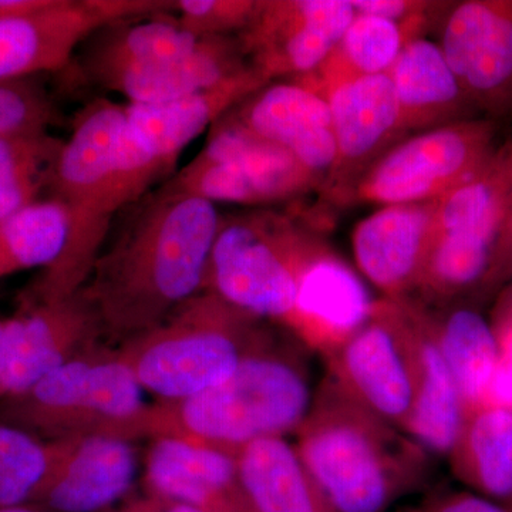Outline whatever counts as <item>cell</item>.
Segmentation results:
<instances>
[{
	"label": "cell",
	"instance_id": "30",
	"mask_svg": "<svg viewBox=\"0 0 512 512\" xmlns=\"http://www.w3.org/2000/svg\"><path fill=\"white\" fill-rule=\"evenodd\" d=\"M63 147L49 131L0 137V222L52 188Z\"/></svg>",
	"mask_w": 512,
	"mask_h": 512
},
{
	"label": "cell",
	"instance_id": "17",
	"mask_svg": "<svg viewBox=\"0 0 512 512\" xmlns=\"http://www.w3.org/2000/svg\"><path fill=\"white\" fill-rule=\"evenodd\" d=\"M437 201L387 205L356 225L357 268L384 299H410L436 239Z\"/></svg>",
	"mask_w": 512,
	"mask_h": 512
},
{
	"label": "cell",
	"instance_id": "7",
	"mask_svg": "<svg viewBox=\"0 0 512 512\" xmlns=\"http://www.w3.org/2000/svg\"><path fill=\"white\" fill-rule=\"evenodd\" d=\"M144 406L143 389L119 349L96 345L0 400V423L53 441L104 434Z\"/></svg>",
	"mask_w": 512,
	"mask_h": 512
},
{
	"label": "cell",
	"instance_id": "37",
	"mask_svg": "<svg viewBox=\"0 0 512 512\" xmlns=\"http://www.w3.org/2000/svg\"><path fill=\"white\" fill-rule=\"evenodd\" d=\"M512 278V207L498 235L490 272L481 292L490 293Z\"/></svg>",
	"mask_w": 512,
	"mask_h": 512
},
{
	"label": "cell",
	"instance_id": "32",
	"mask_svg": "<svg viewBox=\"0 0 512 512\" xmlns=\"http://www.w3.org/2000/svg\"><path fill=\"white\" fill-rule=\"evenodd\" d=\"M55 454V441L0 423V511L35 503Z\"/></svg>",
	"mask_w": 512,
	"mask_h": 512
},
{
	"label": "cell",
	"instance_id": "12",
	"mask_svg": "<svg viewBox=\"0 0 512 512\" xmlns=\"http://www.w3.org/2000/svg\"><path fill=\"white\" fill-rule=\"evenodd\" d=\"M439 46L477 111H512V0L451 3L441 20Z\"/></svg>",
	"mask_w": 512,
	"mask_h": 512
},
{
	"label": "cell",
	"instance_id": "19",
	"mask_svg": "<svg viewBox=\"0 0 512 512\" xmlns=\"http://www.w3.org/2000/svg\"><path fill=\"white\" fill-rule=\"evenodd\" d=\"M256 136L284 148L325 183L336 146L328 101L298 83H269L229 111Z\"/></svg>",
	"mask_w": 512,
	"mask_h": 512
},
{
	"label": "cell",
	"instance_id": "16",
	"mask_svg": "<svg viewBox=\"0 0 512 512\" xmlns=\"http://www.w3.org/2000/svg\"><path fill=\"white\" fill-rule=\"evenodd\" d=\"M55 460L35 503L57 512H103L133 493V441L84 434L53 440Z\"/></svg>",
	"mask_w": 512,
	"mask_h": 512
},
{
	"label": "cell",
	"instance_id": "27",
	"mask_svg": "<svg viewBox=\"0 0 512 512\" xmlns=\"http://www.w3.org/2000/svg\"><path fill=\"white\" fill-rule=\"evenodd\" d=\"M167 13L123 20L94 33L84 55L86 76L94 82L104 74L191 52L204 37L192 35Z\"/></svg>",
	"mask_w": 512,
	"mask_h": 512
},
{
	"label": "cell",
	"instance_id": "13",
	"mask_svg": "<svg viewBox=\"0 0 512 512\" xmlns=\"http://www.w3.org/2000/svg\"><path fill=\"white\" fill-rule=\"evenodd\" d=\"M352 0H262L238 36L248 63L268 79L312 73L356 18Z\"/></svg>",
	"mask_w": 512,
	"mask_h": 512
},
{
	"label": "cell",
	"instance_id": "26",
	"mask_svg": "<svg viewBox=\"0 0 512 512\" xmlns=\"http://www.w3.org/2000/svg\"><path fill=\"white\" fill-rule=\"evenodd\" d=\"M431 328L467 410L490 402L500 366V343L490 322L477 309L451 303L429 309Z\"/></svg>",
	"mask_w": 512,
	"mask_h": 512
},
{
	"label": "cell",
	"instance_id": "6",
	"mask_svg": "<svg viewBox=\"0 0 512 512\" xmlns=\"http://www.w3.org/2000/svg\"><path fill=\"white\" fill-rule=\"evenodd\" d=\"M322 241L274 210L221 215L204 291L264 322L286 325L299 278Z\"/></svg>",
	"mask_w": 512,
	"mask_h": 512
},
{
	"label": "cell",
	"instance_id": "39",
	"mask_svg": "<svg viewBox=\"0 0 512 512\" xmlns=\"http://www.w3.org/2000/svg\"><path fill=\"white\" fill-rule=\"evenodd\" d=\"M42 2L43 0H0V18L35 9L42 5Z\"/></svg>",
	"mask_w": 512,
	"mask_h": 512
},
{
	"label": "cell",
	"instance_id": "9",
	"mask_svg": "<svg viewBox=\"0 0 512 512\" xmlns=\"http://www.w3.org/2000/svg\"><path fill=\"white\" fill-rule=\"evenodd\" d=\"M323 360L343 392L403 433L417 384L416 336L407 299L376 301L365 325Z\"/></svg>",
	"mask_w": 512,
	"mask_h": 512
},
{
	"label": "cell",
	"instance_id": "3",
	"mask_svg": "<svg viewBox=\"0 0 512 512\" xmlns=\"http://www.w3.org/2000/svg\"><path fill=\"white\" fill-rule=\"evenodd\" d=\"M315 393L301 350L272 336L224 382L184 399L146 404L104 434L180 440L235 457L256 440L298 433Z\"/></svg>",
	"mask_w": 512,
	"mask_h": 512
},
{
	"label": "cell",
	"instance_id": "25",
	"mask_svg": "<svg viewBox=\"0 0 512 512\" xmlns=\"http://www.w3.org/2000/svg\"><path fill=\"white\" fill-rule=\"evenodd\" d=\"M447 458L471 493L512 505V406L485 402L467 410Z\"/></svg>",
	"mask_w": 512,
	"mask_h": 512
},
{
	"label": "cell",
	"instance_id": "20",
	"mask_svg": "<svg viewBox=\"0 0 512 512\" xmlns=\"http://www.w3.org/2000/svg\"><path fill=\"white\" fill-rule=\"evenodd\" d=\"M144 491L202 512H247L231 454L174 439L151 440L144 463Z\"/></svg>",
	"mask_w": 512,
	"mask_h": 512
},
{
	"label": "cell",
	"instance_id": "18",
	"mask_svg": "<svg viewBox=\"0 0 512 512\" xmlns=\"http://www.w3.org/2000/svg\"><path fill=\"white\" fill-rule=\"evenodd\" d=\"M254 67L210 89L161 103L124 106L128 136L148 157L171 170L195 138L269 84Z\"/></svg>",
	"mask_w": 512,
	"mask_h": 512
},
{
	"label": "cell",
	"instance_id": "11",
	"mask_svg": "<svg viewBox=\"0 0 512 512\" xmlns=\"http://www.w3.org/2000/svg\"><path fill=\"white\" fill-rule=\"evenodd\" d=\"M99 316L84 289L59 301H26L5 319L0 352V400L28 390L42 377L99 345Z\"/></svg>",
	"mask_w": 512,
	"mask_h": 512
},
{
	"label": "cell",
	"instance_id": "4",
	"mask_svg": "<svg viewBox=\"0 0 512 512\" xmlns=\"http://www.w3.org/2000/svg\"><path fill=\"white\" fill-rule=\"evenodd\" d=\"M296 439L303 466L332 512H386L426 478L430 457L328 375Z\"/></svg>",
	"mask_w": 512,
	"mask_h": 512
},
{
	"label": "cell",
	"instance_id": "1",
	"mask_svg": "<svg viewBox=\"0 0 512 512\" xmlns=\"http://www.w3.org/2000/svg\"><path fill=\"white\" fill-rule=\"evenodd\" d=\"M220 222L215 204L194 195L161 187L141 200L83 288L103 335L121 345L204 291Z\"/></svg>",
	"mask_w": 512,
	"mask_h": 512
},
{
	"label": "cell",
	"instance_id": "10",
	"mask_svg": "<svg viewBox=\"0 0 512 512\" xmlns=\"http://www.w3.org/2000/svg\"><path fill=\"white\" fill-rule=\"evenodd\" d=\"M495 134L493 121L483 119L414 134L366 171L352 201L387 207L440 200L490 160L497 150Z\"/></svg>",
	"mask_w": 512,
	"mask_h": 512
},
{
	"label": "cell",
	"instance_id": "40",
	"mask_svg": "<svg viewBox=\"0 0 512 512\" xmlns=\"http://www.w3.org/2000/svg\"><path fill=\"white\" fill-rule=\"evenodd\" d=\"M0 512H57L52 508L46 507V505L29 503L18 505V507L8 508V510H2Z\"/></svg>",
	"mask_w": 512,
	"mask_h": 512
},
{
	"label": "cell",
	"instance_id": "35",
	"mask_svg": "<svg viewBox=\"0 0 512 512\" xmlns=\"http://www.w3.org/2000/svg\"><path fill=\"white\" fill-rule=\"evenodd\" d=\"M352 5L357 15L393 20L414 40L424 37L433 26L439 28L451 3L427 0H352Z\"/></svg>",
	"mask_w": 512,
	"mask_h": 512
},
{
	"label": "cell",
	"instance_id": "15",
	"mask_svg": "<svg viewBox=\"0 0 512 512\" xmlns=\"http://www.w3.org/2000/svg\"><path fill=\"white\" fill-rule=\"evenodd\" d=\"M375 305L355 269L322 242L303 268L285 328L303 348L325 357L365 325Z\"/></svg>",
	"mask_w": 512,
	"mask_h": 512
},
{
	"label": "cell",
	"instance_id": "14",
	"mask_svg": "<svg viewBox=\"0 0 512 512\" xmlns=\"http://www.w3.org/2000/svg\"><path fill=\"white\" fill-rule=\"evenodd\" d=\"M326 101L336 157L320 191L326 200L342 205L353 200L356 185L366 171L407 133L387 73L343 84Z\"/></svg>",
	"mask_w": 512,
	"mask_h": 512
},
{
	"label": "cell",
	"instance_id": "22",
	"mask_svg": "<svg viewBox=\"0 0 512 512\" xmlns=\"http://www.w3.org/2000/svg\"><path fill=\"white\" fill-rule=\"evenodd\" d=\"M387 76L407 134L476 119V107L461 89L437 42L420 37L407 43Z\"/></svg>",
	"mask_w": 512,
	"mask_h": 512
},
{
	"label": "cell",
	"instance_id": "24",
	"mask_svg": "<svg viewBox=\"0 0 512 512\" xmlns=\"http://www.w3.org/2000/svg\"><path fill=\"white\" fill-rule=\"evenodd\" d=\"M235 461L245 511L332 512L286 437L256 440Z\"/></svg>",
	"mask_w": 512,
	"mask_h": 512
},
{
	"label": "cell",
	"instance_id": "29",
	"mask_svg": "<svg viewBox=\"0 0 512 512\" xmlns=\"http://www.w3.org/2000/svg\"><path fill=\"white\" fill-rule=\"evenodd\" d=\"M511 207L512 137L497 147L470 180L437 200V234L457 229H484L500 234Z\"/></svg>",
	"mask_w": 512,
	"mask_h": 512
},
{
	"label": "cell",
	"instance_id": "23",
	"mask_svg": "<svg viewBox=\"0 0 512 512\" xmlns=\"http://www.w3.org/2000/svg\"><path fill=\"white\" fill-rule=\"evenodd\" d=\"M416 336L417 384L409 437L429 457H448L463 426L466 407L460 390L434 338L429 309L409 299Z\"/></svg>",
	"mask_w": 512,
	"mask_h": 512
},
{
	"label": "cell",
	"instance_id": "34",
	"mask_svg": "<svg viewBox=\"0 0 512 512\" xmlns=\"http://www.w3.org/2000/svg\"><path fill=\"white\" fill-rule=\"evenodd\" d=\"M55 120L45 90L30 79L0 83V137L40 133Z\"/></svg>",
	"mask_w": 512,
	"mask_h": 512
},
{
	"label": "cell",
	"instance_id": "21",
	"mask_svg": "<svg viewBox=\"0 0 512 512\" xmlns=\"http://www.w3.org/2000/svg\"><path fill=\"white\" fill-rule=\"evenodd\" d=\"M249 66L238 36L204 37L183 56L127 67L94 82L130 103H161L210 89Z\"/></svg>",
	"mask_w": 512,
	"mask_h": 512
},
{
	"label": "cell",
	"instance_id": "31",
	"mask_svg": "<svg viewBox=\"0 0 512 512\" xmlns=\"http://www.w3.org/2000/svg\"><path fill=\"white\" fill-rule=\"evenodd\" d=\"M69 217L57 198L40 200L0 222V278L47 268L62 254Z\"/></svg>",
	"mask_w": 512,
	"mask_h": 512
},
{
	"label": "cell",
	"instance_id": "38",
	"mask_svg": "<svg viewBox=\"0 0 512 512\" xmlns=\"http://www.w3.org/2000/svg\"><path fill=\"white\" fill-rule=\"evenodd\" d=\"M119 512H202L190 505L147 493H131L126 500L121 501Z\"/></svg>",
	"mask_w": 512,
	"mask_h": 512
},
{
	"label": "cell",
	"instance_id": "33",
	"mask_svg": "<svg viewBox=\"0 0 512 512\" xmlns=\"http://www.w3.org/2000/svg\"><path fill=\"white\" fill-rule=\"evenodd\" d=\"M262 0H177L173 13L198 37L239 36L254 22Z\"/></svg>",
	"mask_w": 512,
	"mask_h": 512
},
{
	"label": "cell",
	"instance_id": "8",
	"mask_svg": "<svg viewBox=\"0 0 512 512\" xmlns=\"http://www.w3.org/2000/svg\"><path fill=\"white\" fill-rule=\"evenodd\" d=\"M322 181L284 148L256 136L229 113L211 128L200 154L163 185L215 204L265 207L295 200Z\"/></svg>",
	"mask_w": 512,
	"mask_h": 512
},
{
	"label": "cell",
	"instance_id": "41",
	"mask_svg": "<svg viewBox=\"0 0 512 512\" xmlns=\"http://www.w3.org/2000/svg\"><path fill=\"white\" fill-rule=\"evenodd\" d=\"M3 328H5V319H0V352H2Z\"/></svg>",
	"mask_w": 512,
	"mask_h": 512
},
{
	"label": "cell",
	"instance_id": "2",
	"mask_svg": "<svg viewBox=\"0 0 512 512\" xmlns=\"http://www.w3.org/2000/svg\"><path fill=\"white\" fill-rule=\"evenodd\" d=\"M168 173L128 136L124 106L96 100L84 109L64 141L50 188L69 217L66 244L59 258L43 269L28 301H59L83 289L109 238L114 215L140 201Z\"/></svg>",
	"mask_w": 512,
	"mask_h": 512
},
{
	"label": "cell",
	"instance_id": "36",
	"mask_svg": "<svg viewBox=\"0 0 512 512\" xmlns=\"http://www.w3.org/2000/svg\"><path fill=\"white\" fill-rule=\"evenodd\" d=\"M412 512H512V505L488 500L471 491H443L430 495Z\"/></svg>",
	"mask_w": 512,
	"mask_h": 512
},
{
	"label": "cell",
	"instance_id": "5",
	"mask_svg": "<svg viewBox=\"0 0 512 512\" xmlns=\"http://www.w3.org/2000/svg\"><path fill=\"white\" fill-rule=\"evenodd\" d=\"M272 336L264 320L202 291L121 343L119 352L141 389L178 400L227 380Z\"/></svg>",
	"mask_w": 512,
	"mask_h": 512
},
{
	"label": "cell",
	"instance_id": "28",
	"mask_svg": "<svg viewBox=\"0 0 512 512\" xmlns=\"http://www.w3.org/2000/svg\"><path fill=\"white\" fill-rule=\"evenodd\" d=\"M412 40L393 20L356 15L328 57L312 73L292 82L326 100L343 84L389 72L403 47Z\"/></svg>",
	"mask_w": 512,
	"mask_h": 512
}]
</instances>
